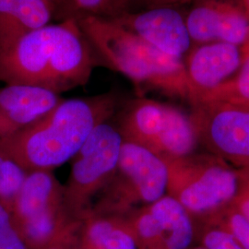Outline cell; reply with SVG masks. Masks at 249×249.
Here are the masks:
<instances>
[{"instance_id": "6da1fadb", "label": "cell", "mask_w": 249, "mask_h": 249, "mask_svg": "<svg viewBox=\"0 0 249 249\" xmlns=\"http://www.w3.org/2000/svg\"><path fill=\"white\" fill-rule=\"evenodd\" d=\"M113 92L62 100L35 124L0 139V150L26 172L52 170L73 158L89 134L115 113Z\"/></svg>"}, {"instance_id": "7a4b0ae2", "label": "cell", "mask_w": 249, "mask_h": 249, "mask_svg": "<svg viewBox=\"0 0 249 249\" xmlns=\"http://www.w3.org/2000/svg\"><path fill=\"white\" fill-rule=\"evenodd\" d=\"M76 19L103 58L135 83L178 94L190 89L181 58L161 52L112 19L89 15Z\"/></svg>"}, {"instance_id": "3957f363", "label": "cell", "mask_w": 249, "mask_h": 249, "mask_svg": "<svg viewBox=\"0 0 249 249\" xmlns=\"http://www.w3.org/2000/svg\"><path fill=\"white\" fill-rule=\"evenodd\" d=\"M168 181L166 160L143 146L124 141L115 174L91 211L122 215L133 205L151 204L165 196Z\"/></svg>"}, {"instance_id": "277c9868", "label": "cell", "mask_w": 249, "mask_h": 249, "mask_svg": "<svg viewBox=\"0 0 249 249\" xmlns=\"http://www.w3.org/2000/svg\"><path fill=\"white\" fill-rule=\"evenodd\" d=\"M119 132L124 142L139 144L166 160L185 159L197 142L196 126L184 113L145 99L127 107Z\"/></svg>"}, {"instance_id": "5b68a950", "label": "cell", "mask_w": 249, "mask_h": 249, "mask_svg": "<svg viewBox=\"0 0 249 249\" xmlns=\"http://www.w3.org/2000/svg\"><path fill=\"white\" fill-rule=\"evenodd\" d=\"M124 140L116 127L107 122L92 130L73 157L71 174L64 186L68 210L78 218L91 210L92 198L115 174Z\"/></svg>"}, {"instance_id": "8992f818", "label": "cell", "mask_w": 249, "mask_h": 249, "mask_svg": "<svg viewBox=\"0 0 249 249\" xmlns=\"http://www.w3.org/2000/svg\"><path fill=\"white\" fill-rule=\"evenodd\" d=\"M169 169L167 191L188 213L213 212L234 198L240 187V178L223 164L198 168L185 159L166 160Z\"/></svg>"}, {"instance_id": "52a82bcc", "label": "cell", "mask_w": 249, "mask_h": 249, "mask_svg": "<svg viewBox=\"0 0 249 249\" xmlns=\"http://www.w3.org/2000/svg\"><path fill=\"white\" fill-rule=\"evenodd\" d=\"M63 23L27 33L0 46V81L49 89V73Z\"/></svg>"}, {"instance_id": "ba28073f", "label": "cell", "mask_w": 249, "mask_h": 249, "mask_svg": "<svg viewBox=\"0 0 249 249\" xmlns=\"http://www.w3.org/2000/svg\"><path fill=\"white\" fill-rule=\"evenodd\" d=\"M62 23L49 73V89L57 94L86 84L94 66L89 42L77 19Z\"/></svg>"}, {"instance_id": "9c48e42d", "label": "cell", "mask_w": 249, "mask_h": 249, "mask_svg": "<svg viewBox=\"0 0 249 249\" xmlns=\"http://www.w3.org/2000/svg\"><path fill=\"white\" fill-rule=\"evenodd\" d=\"M112 20L170 55L181 58L190 47L191 38L186 21L174 8H153L140 13L127 12Z\"/></svg>"}, {"instance_id": "30bf717a", "label": "cell", "mask_w": 249, "mask_h": 249, "mask_svg": "<svg viewBox=\"0 0 249 249\" xmlns=\"http://www.w3.org/2000/svg\"><path fill=\"white\" fill-rule=\"evenodd\" d=\"M202 129L206 141L218 154L249 166V108L233 104L213 107Z\"/></svg>"}, {"instance_id": "8fae6325", "label": "cell", "mask_w": 249, "mask_h": 249, "mask_svg": "<svg viewBox=\"0 0 249 249\" xmlns=\"http://www.w3.org/2000/svg\"><path fill=\"white\" fill-rule=\"evenodd\" d=\"M61 101L59 94L43 87L7 85L0 88V139L35 124Z\"/></svg>"}, {"instance_id": "7c38bea8", "label": "cell", "mask_w": 249, "mask_h": 249, "mask_svg": "<svg viewBox=\"0 0 249 249\" xmlns=\"http://www.w3.org/2000/svg\"><path fill=\"white\" fill-rule=\"evenodd\" d=\"M187 31L196 42L220 41L238 45L249 38V20L236 9L216 5L195 8L187 16Z\"/></svg>"}, {"instance_id": "4fadbf2b", "label": "cell", "mask_w": 249, "mask_h": 249, "mask_svg": "<svg viewBox=\"0 0 249 249\" xmlns=\"http://www.w3.org/2000/svg\"><path fill=\"white\" fill-rule=\"evenodd\" d=\"M241 61L237 45L218 42L198 48L192 53L187 67L190 89L219 88L223 80L240 67Z\"/></svg>"}, {"instance_id": "5bb4252c", "label": "cell", "mask_w": 249, "mask_h": 249, "mask_svg": "<svg viewBox=\"0 0 249 249\" xmlns=\"http://www.w3.org/2000/svg\"><path fill=\"white\" fill-rule=\"evenodd\" d=\"M63 202H65L64 186L52 171H34L27 174L10 213L14 223L18 225Z\"/></svg>"}, {"instance_id": "9a60e30c", "label": "cell", "mask_w": 249, "mask_h": 249, "mask_svg": "<svg viewBox=\"0 0 249 249\" xmlns=\"http://www.w3.org/2000/svg\"><path fill=\"white\" fill-rule=\"evenodd\" d=\"M80 249H139V245L127 219L90 210L82 218Z\"/></svg>"}, {"instance_id": "2e32d148", "label": "cell", "mask_w": 249, "mask_h": 249, "mask_svg": "<svg viewBox=\"0 0 249 249\" xmlns=\"http://www.w3.org/2000/svg\"><path fill=\"white\" fill-rule=\"evenodd\" d=\"M148 207L157 224L154 249H187L194 235L187 210L169 195L160 197Z\"/></svg>"}, {"instance_id": "e0dca14e", "label": "cell", "mask_w": 249, "mask_h": 249, "mask_svg": "<svg viewBox=\"0 0 249 249\" xmlns=\"http://www.w3.org/2000/svg\"><path fill=\"white\" fill-rule=\"evenodd\" d=\"M51 17L50 0H19L16 12L0 22V46L49 25Z\"/></svg>"}, {"instance_id": "ac0fdd59", "label": "cell", "mask_w": 249, "mask_h": 249, "mask_svg": "<svg viewBox=\"0 0 249 249\" xmlns=\"http://www.w3.org/2000/svg\"><path fill=\"white\" fill-rule=\"evenodd\" d=\"M28 172L0 150V203L9 211L22 187Z\"/></svg>"}, {"instance_id": "d6986e66", "label": "cell", "mask_w": 249, "mask_h": 249, "mask_svg": "<svg viewBox=\"0 0 249 249\" xmlns=\"http://www.w3.org/2000/svg\"><path fill=\"white\" fill-rule=\"evenodd\" d=\"M133 0H73L74 7L84 15L112 19L129 12Z\"/></svg>"}, {"instance_id": "ffe728a7", "label": "cell", "mask_w": 249, "mask_h": 249, "mask_svg": "<svg viewBox=\"0 0 249 249\" xmlns=\"http://www.w3.org/2000/svg\"><path fill=\"white\" fill-rule=\"evenodd\" d=\"M0 249H28L9 209L0 203Z\"/></svg>"}, {"instance_id": "44dd1931", "label": "cell", "mask_w": 249, "mask_h": 249, "mask_svg": "<svg viewBox=\"0 0 249 249\" xmlns=\"http://www.w3.org/2000/svg\"><path fill=\"white\" fill-rule=\"evenodd\" d=\"M206 249H244L227 229H211L202 237Z\"/></svg>"}, {"instance_id": "7402d4cb", "label": "cell", "mask_w": 249, "mask_h": 249, "mask_svg": "<svg viewBox=\"0 0 249 249\" xmlns=\"http://www.w3.org/2000/svg\"><path fill=\"white\" fill-rule=\"evenodd\" d=\"M82 219L77 218L61 232V234L44 249H77L80 248V232Z\"/></svg>"}, {"instance_id": "603a6c76", "label": "cell", "mask_w": 249, "mask_h": 249, "mask_svg": "<svg viewBox=\"0 0 249 249\" xmlns=\"http://www.w3.org/2000/svg\"><path fill=\"white\" fill-rule=\"evenodd\" d=\"M225 229L231 232L243 249H249V221L240 212L231 213Z\"/></svg>"}, {"instance_id": "cb8c5ba5", "label": "cell", "mask_w": 249, "mask_h": 249, "mask_svg": "<svg viewBox=\"0 0 249 249\" xmlns=\"http://www.w3.org/2000/svg\"><path fill=\"white\" fill-rule=\"evenodd\" d=\"M234 102L242 105H249V56L242 66L240 73L232 86Z\"/></svg>"}, {"instance_id": "d4e9b609", "label": "cell", "mask_w": 249, "mask_h": 249, "mask_svg": "<svg viewBox=\"0 0 249 249\" xmlns=\"http://www.w3.org/2000/svg\"><path fill=\"white\" fill-rule=\"evenodd\" d=\"M190 0H133L132 4L142 7L145 9L153 8H173L174 6L186 3Z\"/></svg>"}, {"instance_id": "484cf974", "label": "cell", "mask_w": 249, "mask_h": 249, "mask_svg": "<svg viewBox=\"0 0 249 249\" xmlns=\"http://www.w3.org/2000/svg\"><path fill=\"white\" fill-rule=\"evenodd\" d=\"M240 212L249 221V196H245L242 198L239 203V209L237 210Z\"/></svg>"}, {"instance_id": "4316f807", "label": "cell", "mask_w": 249, "mask_h": 249, "mask_svg": "<svg viewBox=\"0 0 249 249\" xmlns=\"http://www.w3.org/2000/svg\"><path fill=\"white\" fill-rule=\"evenodd\" d=\"M204 249V248H198V249Z\"/></svg>"}, {"instance_id": "83f0119b", "label": "cell", "mask_w": 249, "mask_h": 249, "mask_svg": "<svg viewBox=\"0 0 249 249\" xmlns=\"http://www.w3.org/2000/svg\"><path fill=\"white\" fill-rule=\"evenodd\" d=\"M248 1H249V0H248Z\"/></svg>"}]
</instances>
